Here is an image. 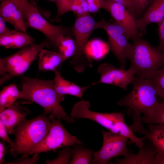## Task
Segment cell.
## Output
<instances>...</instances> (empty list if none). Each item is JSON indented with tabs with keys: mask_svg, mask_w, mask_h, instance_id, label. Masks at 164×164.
<instances>
[{
	"mask_svg": "<svg viewBox=\"0 0 164 164\" xmlns=\"http://www.w3.org/2000/svg\"><path fill=\"white\" fill-rule=\"evenodd\" d=\"M8 132L6 128L2 123L0 120V137L3 141L6 142L10 144L12 143V141L9 137L8 135Z\"/></svg>",
	"mask_w": 164,
	"mask_h": 164,
	"instance_id": "cell-35",
	"label": "cell"
},
{
	"mask_svg": "<svg viewBox=\"0 0 164 164\" xmlns=\"http://www.w3.org/2000/svg\"><path fill=\"white\" fill-rule=\"evenodd\" d=\"M20 92L14 84L4 87L0 92V111L13 104L19 98Z\"/></svg>",
	"mask_w": 164,
	"mask_h": 164,
	"instance_id": "cell-23",
	"label": "cell"
},
{
	"mask_svg": "<svg viewBox=\"0 0 164 164\" xmlns=\"http://www.w3.org/2000/svg\"><path fill=\"white\" fill-rule=\"evenodd\" d=\"M22 90L19 98L35 102L43 109V113L69 123L75 120L65 112L60 104L64 96L56 91L53 80H45L37 78L22 76Z\"/></svg>",
	"mask_w": 164,
	"mask_h": 164,
	"instance_id": "cell-2",
	"label": "cell"
},
{
	"mask_svg": "<svg viewBox=\"0 0 164 164\" xmlns=\"http://www.w3.org/2000/svg\"><path fill=\"white\" fill-rule=\"evenodd\" d=\"M79 1H81V2L84 1H86V0H79Z\"/></svg>",
	"mask_w": 164,
	"mask_h": 164,
	"instance_id": "cell-43",
	"label": "cell"
},
{
	"mask_svg": "<svg viewBox=\"0 0 164 164\" xmlns=\"http://www.w3.org/2000/svg\"><path fill=\"white\" fill-rule=\"evenodd\" d=\"M79 143L73 146L72 159L70 164H88L91 163L94 151L90 149L84 148Z\"/></svg>",
	"mask_w": 164,
	"mask_h": 164,
	"instance_id": "cell-24",
	"label": "cell"
},
{
	"mask_svg": "<svg viewBox=\"0 0 164 164\" xmlns=\"http://www.w3.org/2000/svg\"><path fill=\"white\" fill-rule=\"evenodd\" d=\"M6 22L1 16H0V36L8 32L11 30L6 26Z\"/></svg>",
	"mask_w": 164,
	"mask_h": 164,
	"instance_id": "cell-38",
	"label": "cell"
},
{
	"mask_svg": "<svg viewBox=\"0 0 164 164\" xmlns=\"http://www.w3.org/2000/svg\"><path fill=\"white\" fill-rule=\"evenodd\" d=\"M97 71L100 74V78L97 82L93 83L92 85L105 84L117 86L124 90H126L128 84H132L135 74V71L131 67L125 70L105 63L99 66Z\"/></svg>",
	"mask_w": 164,
	"mask_h": 164,
	"instance_id": "cell-12",
	"label": "cell"
},
{
	"mask_svg": "<svg viewBox=\"0 0 164 164\" xmlns=\"http://www.w3.org/2000/svg\"><path fill=\"white\" fill-rule=\"evenodd\" d=\"M100 28L99 21L96 22L90 15L77 17L72 28L75 37L76 50L70 65L78 73L82 72L87 67H91V60L85 53L87 40L92 33Z\"/></svg>",
	"mask_w": 164,
	"mask_h": 164,
	"instance_id": "cell-5",
	"label": "cell"
},
{
	"mask_svg": "<svg viewBox=\"0 0 164 164\" xmlns=\"http://www.w3.org/2000/svg\"><path fill=\"white\" fill-rule=\"evenodd\" d=\"M0 14L5 22L11 24L15 30L26 33L28 25L19 7L10 0H2L0 6Z\"/></svg>",
	"mask_w": 164,
	"mask_h": 164,
	"instance_id": "cell-16",
	"label": "cell"
},
{
	"mask_svg": "<svg viewBox=\"0 0 164 164\" xmlns=\"http://www.w3.org/2000/svg\"><path fill=\"white\" fill-rule=\"evenodd\" d=\"M102 9L109 12L114 22L123 28L128 39L141 35L137 29L136 20L123 5L112 0H104Z\"/></svg>",
	"mask_w": 164,
	"mask_h": 164,
	"instance_id": "cell-13",
	"label": "cell"
},
{
	"mask_svg": "<svg viewBox=\"0 0 164 164\" xmlns=\"http://www.w3.org/2000/svg\"><path fill=\"white\" fill-rule=\"evenodd\" d=\"M73 149L70 146H67L60 150L58 152V156L55 159L50 160L48 159L45 163L46 164H57L70 163V159L72 155Z\"/></svg>",
	"mask_w": 164,
	"mask_h": 164,
	"instance_id": "cell-28",
	"label": "cell"
},
{
	"mask_svg": "<svg viewBox=\"0 0 164 164\" xmlns=\"http://www.w3.org/2000/svg\"><path fill=\"white\" fill-rule=\"evenodd\" d=\"M164 18V0H153L147 7L142 15L136 20L137 29L141 35L145 34L149 24L160 23Z\"/></svg>",
	"mask_w": 164,
	"mask_h": 164,
	"instance_id": "cell-14",
	"label": "cell"
},
{
	"mask_svg": "<svg viewBox=\"0 0 164 164\" xmlns=\"http://www.w3.org/2000/svg\"><path fill=\"white\" fill-rule=\"evenodd\" d=\"M76 50L75 40L68 36H61L58 39L55 52L58 53L62 59L61 67L63 63L74 54Z\"/></svg>",
	"mask_w": 164,
	"mask_h": 164,
	"instance_id": "cell-22",
	"label": "cell"
},
{
	"mask_svg": "<svg viewBox=\"0 0 164 164\" xmlns=\"http://www.w3.org/2000/svg\"><path fill=\"white\" fill-rule=\"evenodd\" d=\"M90 103L82 100L76 103L73 107L70 116L74 119L86 118L92 120L110 131L114 124L124 118L121 112L110 113H100L92 111L89 108Z\"/></svg>",
	"mask_w": 164,
	"mask_h": 164,
	"instance_id": "cell-11",
	"label": "cell"
},
{
	"mask_svg": "<svg viewBox=\"0 0 164 164\" xmlns=\"http://www.w3.org/2000/svg\"><path fill=\"white\" fill-rule=\"evenodd\" d=\"M23 15L28 26L43 33L47 37L55 50L57 41L62 36L70 35L68 29L62 26L53 25L41 15L37 6L30 3L24 10Z\"/></svg>",
	"mask_w": 164,
	"mask_h": 164,
	"instance_id": "cell-8",
	"label": "cell"
},
{
	"mask_svg": "<svg viewBox=\"0 0 164 164\" xmlns=\"http://www.w3.org/2000/svg\"><path fill=\"white\" fill-rule=\"evenodd\" d=\"M7 148L4 142H0V164L5 162V157L7 152Z\"/></svg>",
	"mask_w": 164,
	"mask_h": 164,
	"instance_id": "cell-37",
	"label": "cell"
},
{
	"mask_svg": "<svg viewBox=\"0 0 164 164\" xmlns=\"http://www.w3.org/2000/svg\"><path fill=\"white\" fill-rule=\"evenodd\" d=\"M127 59L137 76L145 78L164 65V51H159L139 36L133 39Z\"/></svg>",
	"mask_w": 164,
	"mask_h": 164,
	"instance_id": "cell-4",
	"label": "cell"
},
{
	"mask_svg": "<svg viewBox=\"0 0 164 164\" xmlns=\"http://www.w3.org/2000/svg\"><path fill=\"white\" fill-rule=\"evenodd\" d=\"M39 159V153L34 154V155L31 157H26L19 160H17L16 161H12L9 162H4L6 164H36Z\"/></svg>",
	"mask_w": 164,
	"mask_h": 164,
	"instance_id": "cell-32",
	"label": "cell"
},
{
	"mask_svg": "<svg viewBox=\"0 0 164 164\" xmlns=\"http://www.w3.org/2000/svg\"><path fill=\"white\" fill-rule=\"evenodd\" d=\"M156 164H164V154L156 153L155 155Z\"/></svg>",
	"mask_w": 164,
	"mask_h": 164,
	"instance_id": "cell-39",
	"label": "cell"
},
{
	"mask_svg": "<svg viewBox=\"0 0 164 164\" xmlns=\"http://www.w3.org/2000/svg\"><path fill=\"white\" fill-rule=\"evenodd\" d=\"M51 124V121L44 113L30 120L20 122L13 130L15 139L10 144L12 155L19 160L30 155L31 152L43 140Z\"/></svg>",
	"mask_w": 164,
	"mask_h": 164,
	"instance_id": "cell-3",
	"label": "cell"
},
{
	"mask_svg": "<svg viewBox=\"0 0 164 164\" xmlns=\"http://www.w3.org/2000/svg\"><path fill=\"white\" fill-rule=\"evenodd\" d=\"M149 134L145 138L150 140L155 146L156 153L164 154V135L155 124H149Z\"/></svg>",
	"mask_w": 164,
	"mask_h": 164,
	"instance_id": "cell-25",
	"label": "cell"
},
{
	"mask_svg": "<svg viewBox=\"0 0 164 164\" xmlns=\"http://www.w3.org/2000/svg\"><path fill=\"white\" fill-rule=\"evenodd\" d=\"M99 22L100 28L104 29L108 35L109 46L121 67L125 68L131 44L128 42L124 29L115 22H109L102 18Z\"/></svg>",
	"mask_w": 164,
	"mask_h": 164,
	"instance_id": "cell-9",
	"label": "cell"
},
{
	"mask_svg": "<svg viewBox=\"0 0 164 164\" xmlns=\"http://www.w3.org/2000/svg\"><path fill=\"white\" fill-rule=\"evenodd\" d=\"M50 43L47 39L38 45L33 42L22 48L15 53L0 58L6 70L11 77L20 75L26 72L42 50Z\"/></svg>",
	"mask_w": 164,
	"mask_h": 164,
	"instance_id": "cell-6",
	"label": "cell"
},
{
	"mask_svg": "<svg viewBox=\"0 0 164 164\" xmlns=\"http://www.w3.org/2000/svg\"><path fill=\"white\" fill-rule=\"evenodd\" d=\"M51 121L50 128L43 140L31 152L30 155L49 151L77 143L83 144L76 137L72 135L62 124L60 119L49 116Z\"/></svg>",
	"mask_w": 164,
	"mask_h": 164,
	"instance_id": "cell-7",
	"label": "cell"
},
{
	"mask_svg": "<svg viewBox=\"0 0 164 164\" xmlns=\"http://www.w3.org/2000/svg\"><path fill=\"white\" fill-rule=\"evenodd\" d=\"M57 9V17L70 11V5L68 0H56Z\"/></svg>",
	"mask_w": 164,
	"mask_h": 164,
	"instance_id": "cell-31",
	"label": "cell"
},
{
	"mask_svg": "<svg viewBox=\"0 0 164 164\" xmlns=\"http://www.w3.org/2000/svg\"><path fill=\"white\" fill-rule=\"evenodd\" d=\"M132 84L131 91L117 103L120 106L129 107L128 114L133 121L130 127L133 132L147 135L149 132L144 128L140 115L147 116L155 111L159 103L156 91L149 79L135 76Z\"/></svg>",
	"mask_w": 164,
	"mask_h": 164,
	"instance_id": "cell-1",
	"label": "cell"
},
{
	"mask_svg": "<svg viewBox=\"0 0 164 164\" xmlns=\"http://www.w3.org/2000/svg\"><path fill=\"white\" fill-rule=\"evenodd\" d=\"M81 6L85 15H90L89 14V11L88 5L86 0L82 2Z\"/></svg>",
	"mask_w": 164,
	"mask_h": 164,
	"instance_id": "cell-40",
	"label": "cell"
},
{
	"mask_svg": "<svg viewBox=\"0 0 164 164\" xmlns=\"http://www.w3.org/2000/svg\"><path fill=\"white\" fill-rule=\"evenodd\" d=\"M53 80L55 89L59 94L65 96L70 95L81 98L84 93L90 86L80 87L63 78L57 70L54 72Z\"/></svg>",
	"mask_w": 164,
	"mask_h": 164,
	"instance_id": "cell-18",
	"label": "cell"
},
{
	"mask_svg": "<svg viewBox=\"0 0 164 164\" xmlns=\"http://www.w3.org/2000/svg\"><path fill=\"white\" fill-rule=\"evenodd\" d=\"M0 112V120L9 134H12L14 129L30 113V110L17 102Z\"/></svg>",
	"mask_w": 164,
	"mask_h": 164,
	"instance_id": "cell-15",
	"label": "cell"
},
{
	"mask_svg": "<svg viewBox=\"0 0 164 164\" xmlns=\"http://www.w3.org/2000/svg\"><path fill=\"white\" fill-rule=\"evenodd\" d=\"M14 3L19 7L22 11V14L30 2L28 0H10Z\"/></svg>",
	"mask_w": 164,
	"mask_h": 164,
	"instance_id": "cell-36",
	"label": "cell"
},
{
	"mask_svg": "<svg viewBox=\"0 0 164 164\" xmlns=\"http://www.w3.org/2000/svg\"><path fill=\"white\" fill-rule=\"evenodd\" d=\"M39 0H31V1L32 2H34V1H39ZM48 0L51 1H52V2H56V0Z\"/></svg>",
	"mask_w": 164,
	"mask_h": 164,
	"instance_id": "cell-42",
	"label": "cell"
},
{
	"mask_svg": "<svg viewBox=\"0 0 164 164\" xmlns=\"http://www.w3.org/2000/svg\"><path fill=\"white\" fill-rule=\"evenodd\" d=\"M110 47L107 43L99 39H94L87 42L85 53L90 58L100 59L108 52Z\"/></svg>",
	"mask_w": 164,
	"mask_h": 164,
	"instance_id": "cell-21",
	"label": "cell"
},
{
	"mask_svg": "<svg viewBox=\"0 0 164 164\" xmlns=\"http://www.w3.org/2000/svg\"><path fill=\"white\" fill-rule=\"evenodd\" d=\"M155 125L156 127L164 135V125L161 124Z\"/></svg>",
	"mask_w": 164,
	"mask_h": 164,
	"instance_id": "cell-41",
	"label": "cell"
},
{
	"mask_svg": "<svg viewBox=\"0 0 164 164\" xmlns=\"http://www.w3.org/2000/svg\"><path fill=\"white\" fill-rule=\"evenodd\" d=\"M112 0L123 5L135 20L138 19L137 11L133 0Z\"/></svg>",
	"mask_w": 164,
	"mask_h": 164,
	"instance_id": "cell-29",
	"label": "cell"
},
{
	"mask_svg": "<svg viewBox=\"0 0 164 164\" xmlns=\"http://www.w3.org/2000/svg\"><path fill=\"white\" fill-rule=\"evenodd\" d=\"M39 68L43 71L54 72L62 63V59L56 52H52L43 49L38 56Z\"/></svg>",
	"mask_w": 164,
	"mask_h": 164,
	"instance_id": "cell-20",
	"label": "cell"
},
{
	"mask_svg": "<svg viewBox=\"0 0 164 164\" xmlns=\"http://www.w3.org/2000/svg\"><path fill=\"white\" fill-rule=\"evenodd\" d=\"M145 79L151 80L155 87L157 96L164 100V65L151 73Z\"/></svg>",
	"mask_w": 164,
	"mask_h": 164,
	"instance_id": "cell-26",
	"label": "cell"
},
{
	"mask_svg": "<svg viewBox=\"0 0 164 164\" xmlns=\"http://www.w3.org/2000/svg\"><path fill=\"white\" fill-rule=\"evenodd\" d=\"M133 0L139 18L141 17L147 7L153 0Z\"/></svg>",
	"mask_w": 164,
	"mask_h": 164,
	"instance_id": "cell-30",
	"label": "cell"
},
{
	"mask_svg": "<svg viewBox=\"0 0 164 164\" xmlns=\"http://www.w3.org/2000/svg\"><path fill=\"white\" fill-rule=\"evenodd\" d=\"M158 32L159 38V44L156 47L159 51H164V18L158 24Z\"/></svg>",
	"mask_w": 164,
	"mask_h": 164,
	"instance_id": "cell-33",
	"label": "cell"
},
{
	"mask_svg": "<svg viewBox=\"0 0 164 164\" xmlns=\"http://www.w3.org/2000/svg\"><path fill=\"white\" fill-rule=\"evenodd\" d=\"M142 121L148 124L164 125V101L159 103L153 112L141 117Z\"/></svg>",
	"mask_w": 164,
	"mask_h": 164,
	"instance_id": "cell-27",
	"label": "cell"
},
{
	"mask_svg": "<svg viewBox=\"0 0 164 164\" xmlns=\"http://www.w3.org/2000/svg\"><path fill=\"white\" fill-rule=\"evenodd\" d=\"M155 148L151 143L144 145L140 149L138 153H133L129 150L128 155L121 159H116L111 164H156L155 155Z\"/></svg>",
	"mask_w": 164,
	"mask_h": 164,
	"instance_id": "cell-17",
	"label": "cell"
},
{
	"mask_svg": "<svg viewBox=\"0 0 164 164\" xmlns=\"http://www.w3.org/2000/svg\"><path fill=\"white\" fill-rule=\"evenodd\" d=\"M104 0H86L88 3L89 12H96L102 9Z\"/></svg>",
	"mask_w": 164,
	"mask_h": 164,
	"instance_id": "cell-34",
	"label": "cell"
},
{
	"mask_svg": "<svg viewBox=\"0 0 164 164\" xmlns=\"http://www.w3.org/2000/svg\"><path fill=\"white\" fill-rule=\"evenodd\" d=\"M102 132L103 145L99 150L94 152L92 164H106L113 158L128 155L129 150L126 146L127 138L110 131Z\"/></svg>",
	"mask_w": 164,
	"mask_h": 164,
	"instance_id": "cell-10",
	"label": "cell"
},
{
	"mask_svg": "<svg viewBox=\"0 0 164 164\" xmlns=\"http://www.w3.org/2000/svg\"><path fill=\"white\" fill-rule=\"evenodd\" d=\"M34 41L26 33L14 30L0 36V45L6 48H22Z\"/></svg>",
	"mask_w": 164,
	"mask_h": 164,
	"instance_id": "cell-19",
	"label": "cell"
}]
</instances>
